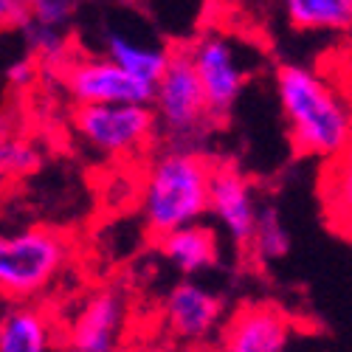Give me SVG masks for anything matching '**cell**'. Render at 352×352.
Returning a JSON list of instances; mask_svg holds the SVG:
<instances>
[{
  "label": "cell",
  "instance_id": "13",
  "mask_svg": "<svg viewBox=\"0 0 352 352\" xmlns=\"http://www.w3.org/2000/svg\"><path fill=\"white\" fill-rule=\"evenodd\" d=\"M56 324L37 302L0 307V352H54Z\"/></svg>",
  "mask_w": 352,
  "mask_h": 352
},
{
  "label": "cell",
  "instance_id": "16",
  "mask_svg": "<svg viewBox=\"0 0 352 352\" xmlns=\"http://www.w3.org/2000/svg\"><path fill=\"white\" fill-rule=\"evenodd\" d=\"M248 248L262 262H279L290 251V228L276 206H259Z\"/></svg>",
  "mask_w": 352,
  "mask_h": 352
},
{
  "label": "cell",
  "instance_id": "6",
  "mask_svg": "<svg viewBox=\"0 0 352 352\" xmlns=\"http://www.w3.org/2000/svg\"><path fill=\"white\" fill-rule=\"evenodd\" d=\"M192 71L200 82L203 99L214 122H223L237 104L243 87L248 82V68L243 63V54L228 34L223 32H203L186 48Z\"/></svg>",
  "mask_w": 352,
  "mask_h": 352
},
{
  "label": "cell",
  "instance_id": "11",
  "mask_svg": "<svg viewBox=\"0 0 352 352\" xmlns=\"http://www.w3.org/2000/svg\"><path fill=\"white\" fill-rule=\"evenodd\" d=\"M223 318V299L197 282H178L164 299V321L184 341H206Z\"/></svg>",
  "mask_w": 352,
  "mask_h": 352
},
{
  "label": "cell",
  "instance_id": "18",
  "mask_svg": "<svg viewBox=\"0 0 352 352\" xmlns=\"http://www.w3.org/2000/svg\"><path fill=\"white\" fill-rule=\"evenodd\" d=\"M34 74H37V63H34L28 54H20L17 60H12V63L6 65V79H9L12 85H17V87H23V85L32 82Z\"/></svg>",
  "mask_w": 352,
  "mask_h": 352
},
{
  "label": "cell",
  "instance_id": "19",
  "mask_svg": "<svg viewBox=\"0 0 352 352\" xmlns=\"http://www.w3.org/2000/svg\"><path fill=\"white\" fill-rule=\"evenodd\" d=\"M25 17L23 0H0V28H17Z\"/></svg>",
  "mask_w": 352,
  "mask_h": 352
},
{
  "label": "cell",
  "instance_id": "17",
  "mask_svg": "<svg viewBox=\"0 0 352 352\" xmlns=\"http://www.w3.org/2000/svg\"><path fill=\"white\" fill-rule=\"evenodd\" d=\"M23 9H25L23 23H34L40 28L71 34L68 28L79 9V0H23Z\"/></svg>",
  "mask_w": 352,
  "mask_h": 352
},
{
  "label": "cell",
  "instance_id": "10",
  "mask_svg": "<svg viewBox=\"0 0 352 352\" xmlns=\"http://www.w3.org/2000/svg\"><path fill=\"white\" fill-rule=\"evenodd\" d=\"M256 212H259V200H256V192H254V184L248 181V175H243L231 164L212 166L206 214L217 220V226L226 231L231 245L248 248Z\"/></svg>",
  "mask_w": 352,
  "mask_h": 352
},
{
  "label": "cell",
  "instance_id": "12",
  "mask_svg": "<svg viewBox=\"0 0 352 352\" xmlns=\"http://www.w3.org/2000/svg\"><path fill=\"white\" fill-rule=\"evenodd\" d=\"M102 45H104L102 56H107L113 65H119L122 71L141 79L144 85H155V79L164 74L172 54V48L164 45L161 40L155 43L150 37L133 34L122 25H107L102 32Z\"/></svg>",
  "mask_w": 352,
  "mask_h": 352
},
{
  "label": "cell",
  "instance_id": "15",
  "mask_svg": "<svg viewBox=\"0 0 352 352\" xmlns=\"http://www.w3.org/2000/svg\"><path fill=\"white\" fill-rule=\"evenodd\" d=\"M290 28L305 34H346L352 28V0H282Z\"/></svg>",
  "mask_w": 352,
  "mask_h": 352
},
{
  "label": "cell",
  "instance_id": "20",
  "mask_svg": "<svg viewBox=\"0 0 352 352\" xmlns=\"http://www.w3.org/2000/svg\"><path fill=\"white\" fill-rule=\"evenodd\" d=\"M12 141V135H9V127H6V122L0 119V164H3V153H6V144Z\"/></svg>",
  "mask_w": 352,
  "mask_h": 352
},
{
  "label": "cell",
  "instance_id": "3",
  "mask_svg": "<svg viewBox=\"0 0 352 352\" xmlns=\"http://www.w3.org/2000/svg\"><path fill=\"white\" fill-rule=\"evenodd\" d=\"M74 259L71 240L48 226L0 234V302H34L65 274Z\"/></svg>",
  "mask_w": 352,
  "mask_h": 352
},
{
  "label": "cell",
  "instance_id": "14",
  "mask_svg": "<svg viewBox=\"0 0 352 352\" xmlns=\"http://www.w3.org/2000/svg\"><path fill=\"white\" fill-rule=\"evenodd\" d=\"M158 245H161V256L184 276L209 271L220 259V237L214 226L203 220L164 234V237H158Z\"/></svg>",
  "mask_w": 352,
  "mask_h": 352
},
{
  "label": "cell",
  "instance_id": "8",
  "mask_svg": "<svg viewBox=\"0 0 352 352\" xmlns=\"http://www.w3.org/2000/svg\"><path fill=\"white\" fill-rule=\"evenodd\" d=\"M56 71L76 104H150L153 99V85L130 76L102 54H71Z\"/></svg>",
  "mask_w": 352,
  "mask_h": 352
},
{
  "label": "cell",
  "instance_id": "4",
  "mask_svg": "<svg viewBox=\"0 0 352 352\" xmlns=\"http://www.w3.org/2000/svg\"><path fill=\"white\" fill-rule=\"evenodd\" d=\"M150 110L155 119V138H161L169 150L200 153L203 141L217 124L184 48H172L164 74L153 85Z\"/></svg>",
  "mask_w": 352,
  "mask_h": 352
},
{
  "label": "cell",
  "instance_id": "1",
  "mask_svg": "<svg viewBox=\"0 0 352 352\" xmlns=\"http://www.w3.org/2000/svg\"><path fill=\"white\" fill-rule=\"evenodd\" d=\"M276 99L296 153L338 161L349 150L352 116L338 85L318 68L287 63L276 71Z\"/></svg>",
  "mask_w": 352,
  "mask_h": 352
},
{
  "label": "cell",
  "instance_id": "7",
  "mask_svg": "<svg viewBox=\"0 0 352 352\" xmlns=\"http://www.w3.org/2000/svg\"><path fill=\"white\" fill-rule=\"evenodd\" d=\"M127 296L122 287L104 285L79 302L63 327L68 352H119L127 330Z\"/></svg>",
  "mask_w": 352,
  "mask_h": 352
},
{
  "label": "cell",
  "instance_id": "5",
  "mask_svg": "<svg viewBox=\"0 0 352 352\" xmlns=\"http://www.w3.org/2000/svg\"><path fill=\"white\" fill-rule=\"evenodd\" d=\"M74 130L104 158H135L155 141L150 104H79Z\"/></svg>",
  "mask_w": 352,
  "mask_h": 352
},
{
  "label": "cell",
  "instance_id": "2",
  "mask_svg": "<svg viewBox=\"0 0 352 352\" xmlns=\"http://www.w3.org/2000/svg\"><path fill=\"white\" fill-rule=\"evenodd\" d=\"M212 161L192 150H164L146 164L141 181V220L146 231L164 234L200 223L209 209Z\"/></svg>",
  "mask_w": 352,
  "mask_h": 352
},
{
  "label": "cell",
  "instance_id": "9",
  "mask_svg": "<svg viewBox=\"0 0 352 352\" xmlns=\"http://www.w3.org/2000/svg\"><path fill=\"white\" fill-rule=\"evenodd\" d=\"M293 318L271 302H245L234 310L220 333V352H287Z\"/></svg>",
  "mask_w": 352,
  "mask_h": 352
}]
</instances>
